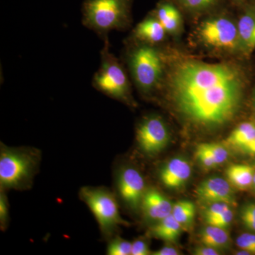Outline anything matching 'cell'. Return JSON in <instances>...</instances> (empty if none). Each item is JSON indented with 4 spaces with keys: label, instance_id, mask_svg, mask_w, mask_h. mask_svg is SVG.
Segmentation results:
<instances>
[{
    "label": "cell",
    "instance_id": "1",
    "mask_svg": "<svg viewBox=\"0 0 255 255\" xmlns=\"http://www.w3.org/2000/svg\"><path fill=\"white\" fill-rule=\"evenodd\" d=\"M172 105L188 122L204 128L221 127L241 109L246 78L229 62L180 60L165 67L163 82Z\"/></svg>",
    "mask_w": 255,
    "mask_h": 255
},
{
    "label": "cell",
    "instance_id": "2",
    "mask_svg": "<svg viewBox=\"0 0 255 255\" xmlns=\"http://www.w3.org/2000/svg\"><path fill=\"white\" fill-rule=\"evenodd\" d=\"M41 161L39 151L32 147H11L1 144V190H26L33 184Z\"/></svg>",
    "mask_w": 255,
    "mask_h": 255
},
{
    "label": "cell",
    "instance_id": "3",
    "mask_svg": "<svg viewBox=\"0 0 255 255\" xmlns=\"http://www.w3.org/2000/svg\"><path fill=\"white\" fill-rule=\"evenodd\" d=\"M131 3L132 0H85L82 24L104 40L111 31L129 26Z\"/></svg>",
    "mask_w": 255,
    "mask_h": 255
},
{
    "label": "cell",
    "instance_id": "4",
    "mask_svg": "<svg viewBox=\"0 0 255 255\" xmlns=\"http://www.w3.org/2000/svg\"><path fill=\"white\" fill-rule=\"evenodd\" d=\"M128 64L132 80L142 93H152L163 82L165 63L155 46L139 43L129 50Z\"/></svg>",
    "mask_w": 255,
    "mask_h": 255
},
{
    "label": "cell",
    "instance_id": "5",
    "mask_svg": "<svg viewBox=\"0 0 255 255\" xmlns=\"http://www.w3.org/2000/svg\"><path fill=\"white\" fill-rule=\"evenodd\" d=\"M104 43L100 53V68L94 75L92 80L93 87L111 98L130 103V85L127 74L111 51L108 37L104 39Z\"/></svg>",
    "mask_w": 255,
    "mask_h": 255
},
{
    "label": "cell",
    "instance_id": "6",
    "mask_svg": "<svg viewBox=\"0 0 255 255\" xmlns=\"http://www.w3.org/2000/svg\"><path fill=\"white\" fill-rule=\"evenodd\" d=\"M80 196L91 210L106 237L112 236L118 226L127 223L121 216L115 196L107 188L82 187Z\"/></svg>",
    "mask_w": 255,
    "mask_h": 255
},
{
    "label": "cell",
    "instance_id": "7",
    "mask_svg": "<svg viewBox=\"0 0 255 255\" xmlns=\"http://www.w3.org/2000/svg\"><path fill=\"white\" fill-rule=\"evenodd\" d=\"M197 34L204 45L214 49L229 52L243 50L238 25L225 16L204 20L198 27Z\"/></svg>",
    "mask_w": 255,
    "mask_h": 255
},
{
    "label": "cell",
    "instance_id": "8",
    "mask_svg": "<svg viewBox=\"0 0 255 255\" xmlns=\"http://www.w3.org/2000/svg\"><path fill=\"white\" fill-rule=\"evenodd\" d=\"M139 147L147 155H155L164 150L169 140L167 125L157 116L146 117L139 124L136 130Z\"/></svg>",
    "mask_w": 255,
    "mask_h": 255
},
{
    "label": "cell",
    "instance_id": "9",
    "mask_svg": "<svg viewBox=\"0 0 255 255\" xmlns=\"http://www.w3.org/2000/svg\"><path fill=\"white\" fill-rule=\"evenodd\" d=\"M117 189L124 204L132 210L141 208L147 189L141 173L132 167L121 169L117 176Z\"/></svg>",
    "mask_w": 255,
    "mask_h": 255
},
{
    "label": "cell",
    "instance_id": "10",
    "mask_svg": "<svg viewBox=\"0 0 255 255\" xmlns=\"http://www.w3.org/2000/svg\"><path fill=\"white\" fill-rule=\"evenodd\" d=\"M197 197L208 204L224 203L233 205L234 194L229 182L221 177H212L203 181L196 189Z\"/></svg>",
    "mask_w": 255,
    "mask_h": 255
},
{
    "label": "cell",
    "instance_id": "11",
    "mask_svg": "<svg viewBox=\"0 0 255 255\" xmlns=\"http://www.w3.org/2000/svg\"><path fill=\"white\" fill-rule=\"evenodd\" d=\"M173 205L160 191L149 189L142 199L141 209L146 219L157 223L172 214Z\"/></svg>",
    "mask_w": 255,
    "mask_h": 255
},
{
    "label": "cell",
    "instance_id": "12",
    "mask_svg": "<svg viewBox=\"0 0 255 255\" xmlns=\"http://www.w3.org/2000/svg\"><path fill=\"white\" fill-rule=\"evenodd\" d=\"M191 174L190 164L186 159H171L161 169L159 177L161 182L169 189H179L186 184Z\"/></svg>",
    "mask_w": 255,
    "mask_h": 255
},
{
    "label": "cell",
    "instance_id": "13",
    "mask_svg": "<svg viewBox=\"0 0 255 255\" xmlns=\"http://www.w3.org/2000/svg\"><path fill=\"white\" fill-rule=\"evenodd\" d=\"M166 33L162 23L153 14L145 18L135 26L132 36L139 43L155 46L163 41Z\"/></svg>",
    "mask_w": 255,
    "mask_h": 255
},
{
    "label": "cell",
    "instance_id": "14",
    "mask_svg": "<svg viewBox=\"0 0 255 255\" xmlns=\"http://www.w3.org/2000/svg\"><path fill=\"white\" fill-rule=\"evenodd\" d=\"M238 33L243 51L251 53L255 50V12L248 10L239 18Z\"/></svg>",
    "mask_w": 255,
    "mask_h": 255
},
{
    "label": "cell",
    "instance_id": "15",
    "mask_svg": "<svg viewBox=\"0 0 255 255\" xmlns=\"http://www.w3.org/2000/svg\"><path fill=\"white\" fill-rule=\"evenodd\" d=\"M154 15L162 23L167 33L171 34L177 33L182 26V19L180 12L171 3L166 1L160 3L157 6Z\"/></svg>",
    "mask_w": 255,
    "mask_h": 255
},
{
    "label": "cell",
    "instance_id": "16",
    "mask_svg": "<svg viewBox=\"0 0 255 255\" xmlns=\"http://www.w3.org/2000/svg\"><path fill=\"white\" fill-rule=\"evenodd\" d=\"M183 227L172 214L156 223L151 228L152 236L167 243L177 242L180 236Z\"/></svg>",
    "mask_w": 255,
    "mask_h": 255
},
{
    "label": "cell",
    "instance_id": "17",
    "mask_svg": "<svg viewBox=\"0 0 255 255\" xmlns=\"http://www.w3.org/2000/svg\"><path fill=\"white\" fill-rule=\"evenodd\" d=\"M227 177L230 182L241 190L249 189L253 184L255 170L248 164H233L227 169Z\"/></svg>",
    "mask_w": 255,
    "mask_h": 255
},
{
    "label": "cell",
    "instance_id": "18",
    "mask_svg": "<svg viewBox=\"0 0 255 255\" xmlns=\"http://www.w3.org/2000/svg\"><path fill=\"white\" fill-rule=\"evenodd\" d=\"M200 241L204 246L215 249H223L229 244V233L226 228L208 225L201 231Z\"/></svg>",
    "mask_w": 255,
    "mask_h": 255
},
{
    "label": "cell",
    "instance_id": "19",
    "mask_svg": "<svg viewBox=\"0 0 255 255\" xmlns=\"http://www.w3.org/2000/svg\"><path fill=\"white\" fill-rule=\"evenodd\" d=\"M255 138V124L245 122L240 124L226 139L228 145L241 148Z\"/></svg>",
    "mask_w": 255,
    "mask_h": 255
},
{
    "label": "cell",
    "instance_id": "20",
    "mask_svg": "<svg viewBox=\"0 0 255 255\" xmlns=\"http://www.w3.org/2000/svg\"><path fill=\"white\" fill-rule=\"evenodd\" d=\"M195 214V206L190 201H179L174 204L172 216L182 225L183 228L192 224Z\"/></svg>",
    "mask_w": 255,
    "mask_h": 255
},
{
    "label": "cell",
    "instance_id": "21",
    "mask_svg": "<svg viewBox=\"0 0 255 255\" xmlns=\"http://www.w3.org/2000/svg\"><path fill=\"white\" fill-rule=\"evenodd\" d=\"M183 9L190 12L208 11L218 4L220 0H177Z\"/></svg>",
    "mask_w": 255,
    "mask_h": 255
},
{
    "label": "cell",
    "instance_id": "22",
    "mask_svg": "<svg viewBox=\"0 0 255 255\" xmlns=\"http://www.w3.org/2000/svg\"><path fill=\"white\" fill-rule=\"evenodd\" d=\"M132 243L123 238L116 237L111 240L107 246L109 255H129L131 254Z\"/></svg>",
    "mask_w": 255,
    "mask_h": 255
},
{
    "label": "cell",
    "instance_id": "23",
    "mask_svg": "<svg viewBox=\"0 0 255 255\" xmlns=\"http://www.w3.org/2000/svg\"><path fill=\"white\" fill-rule=\"evenodd\" d=\"M240 219L247 229L255 233V203H249L242 208Z\"/></svg>",
    "mask_w": 255,
    "mask_h": 255
},
{
    "label": "cell",
    "instance_id": "24",
    "mask_svg": "<svg viewBox=\"0 0 255 255\" xmlns=\"http://www.w3.org/2000/svg\"><path fill=\"white\" fill-rule=\"evenodd\" d=\"M206 148L211 152V155L214 157L216 165L223 164L228 158V150L223 145L218 143H205Z\"/></svg>",
    "mask_w": 255,
    "mask_h": 255
},
{
    "label": "cell",
    "instance_id": "25",
    "mask_svg": "<svg viewBox=\"0 0 255 255\" xmlns=\"http://www.w3.org/2000/svg\"><path fill=\"white\" fill-rule=\"evenodd\" d=\"M236 243L240 249L255 255V233H243L237 238Z\"/></svg>",
    "mask_w": 255,
    "mask_h": 255
},
{
    "label": "cell",
    "instance_id": "26",
    "mask_svg": "<svg viewBox=\"0 0 255 255\" xmlns=\"http://www.w3.org/2000/svg\"><path fill=\"white\" fill-rule=\"evenodd\" d=\"M196 156L199 162L207 168H214L217 166L211 152L206 148L205 143L198 145L196 150Z\"/></svg>",
    "mask_w": 255,
    "mask_h": 255
},
{
    "label": "cell",
    "instance_id": "27",
    "mask_svg": "<svg viewBox=\"0 0 255 255\" xmlns=\"http://www.w3.org/2000/svg\"><path fill=\"white\" fill-rule=\"evenodd\" d=\"M4 191L1 190L0 194V226L1 231L6 229L9 220V202Z\"/></svg>",
    "mask_w": 255,
    "mask_h": 255
},
{
    "label": "cell",
    "instance_id": "28",
    "mask_svg": "<svg viewBox=\"0 0 255 255\" xmlns=\"http://www.w3.org/2000/svg\"><path fill=\"white\" fill-rule=\"evenodd\" d=\"M234 217L233 215V211L231 207L229 209L225 211L221 215H219L217 217L211 220L209 222L206 223L208 225L211 226H217V227L227 228L230 226L231 222H232Z\"/></svg>",
    "mask_w": 255,
    "mask_h": 255
},
{
    "label": "cell",
    "instance_id": "29",
    "mask_svg": "<svg viewBox=\"0 0 255 255\" xmlns=\"http://www.w3.org/2000/svg\"><path fill=\"white\" fill-rule=\"evenodd\" d=\"M230 207L231 206L227 204H224V203H215V204H211V206L206 210L205 214H204L206 222H209L210 221L219 216Z\"/></svg>",
    "mask_w": 255,
    "mask_h": 255
},
{
    "label": "cell",
    "instance_id": "30",
    "mask_svg": "<svg viewBox=\"0 0 255 255\" xmlns=\"http://www.w3.org/2000/svg\"><path fill=\"white\" fill-rule=\"evenodd\" d=\"M148 244L142 240H137L132 243L131 255H152Z\"/></svg>",
    "mask_w": 255,
    "mask_h": 255
},
{
    "label": "cell",
    "instance_id": "31",
    "mask_svg": "<svg viewBox=\"0 0 255 255\" xmlns=\"http://www.w3.org/2000/svg\"><path fill=\"white\" fill-rule=\"evenodd\" d=\"M193 254L196 255H219V250L211 248L202 245L201 246L196 247L193 251Z\"/></svg>",
    "mask_w": 255,
    "mask_h": 255
},
{
    "label": "cell",
    "instance_id": "32",
    "mask_svg": "<svg viewBox=\"0 0 255 255\" xmlns=\"http://www.w3.org/2000/svg\"><path fill=\"white\" fill-rule=\"evenodd\" d=\"M180 254L179 251L173 247L165 246L160 248L158 251L152 252L153 255H179Z\"/></svg>",
    "mask_w": 255,
    "mask_h": 255
},
{
    "label": "cell",
    "instance_id": "33",
    "mask_svg": "<svg viewBox=\"0 0 255 255\" xmlns=\"http://www.w3.org/2000/svg\"><path fill=\"white\" fill-rule=\"evenodd\" d=\"M240 149L248 155H255V138Z\"/></svg>",
    "mask_w": 255,
    "mask_h": 255
},
{
    "label": "cell",
    "instance_id": "34",
    "mask_svg": "<svg viewBox=\"0 0 255 255\" xmlns=\"http://www.w3.org/2000/svg\"><path fill=\"white\" fill-rule=\"evenodd\" d=\"M233 1H236V3H242L244 1V0H233Z\"/></svg>",
    "mask_w": 255,
    "mask_h": 255
},
{
    "label": "cell",
    "instance_id": "35",
    "mask_svg": "<svg viewBox=\"0 0 255 255\" xmlns=\"http://www.w3.org/2000/svg\"><path fill=\"white\" fill-rule=\"evenodd\" d=\"M253 105H254V108H255V92L254 97H253Z\"/></svg>",
    "mask_w": 255,
    "mask_h": 255
},
{
    "label": "cell",
    "instance_id": "36",
    "mask_svg": "<svg viewBox=\"0 0 255 255\" xmlns=\"http://www.w3.org/2000/svg\"><path fill=\"white\" fill-rule=\"evenodd\" d=\"M253 187H255V177H254V181H253Z\"/></svg>",
    "mask_w": 255,
    "mask_h": 255
}]
</instances>
